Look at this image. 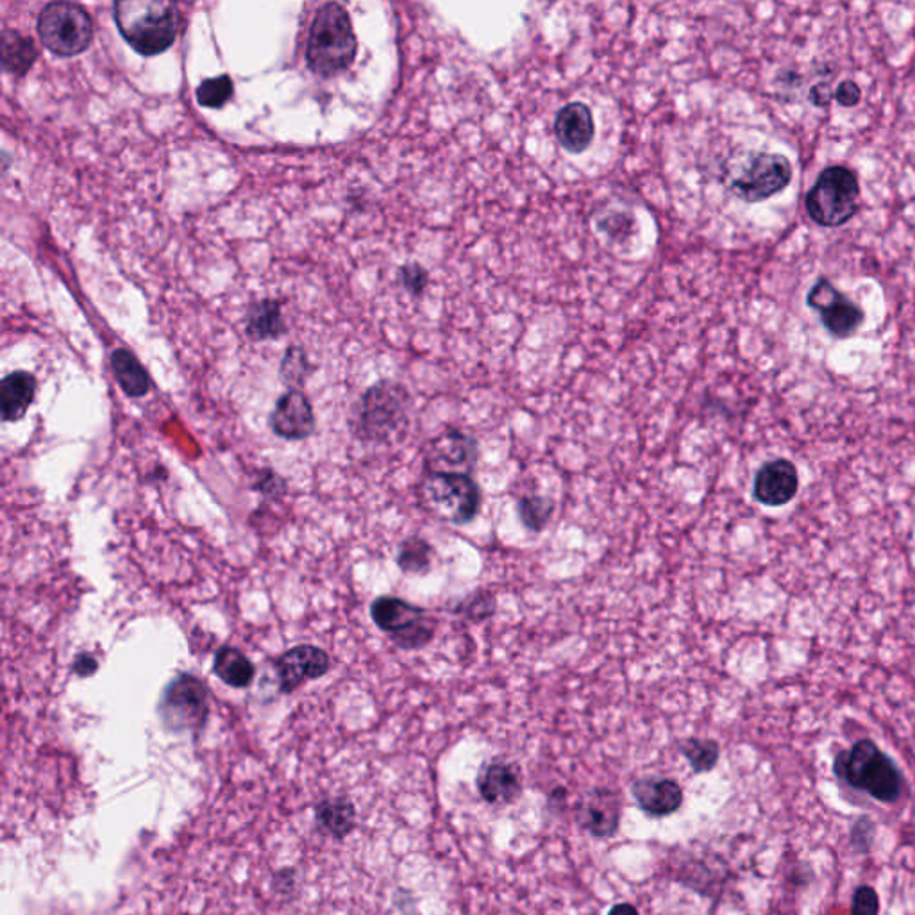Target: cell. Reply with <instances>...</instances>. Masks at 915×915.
Masks as SVG:
<instances>
[{
  "mask_svg": "<svg viewBox=\"0 0 915 915\" xmlns=\"http://www.w3.org/2000/svg\"><path fill=\"white\" fill-rule=\"evenodd\" d=\"M554 503L543 495H524L517 501V514L524 528L540 533L553 517Z\"/></svg>",
  "mask_w": 915,
  "mask_h": 915,
  "instance_id": "484cf974",
  "label": "cell"
},
{
  "mask_svg": "<svg viewBox=\"0 0 915 915\" xmlns=\"http://www.w3.org/2000/svg\"><path fill=\"white\" fill-rule=\"evenodd\" d=\"M608 915H641L638 911H636L635 906L630 905V903H619V905L612 906V911L608 912Z\"/></svg>",
  "mask_w": 915,
  "mask_h": 915,
  "instance_id": "d590c367",
  "label": "cell"
},
{
  "mask_svg": "<svg viewBox=\"0 0 915 915\" xmlns=\"http://www.w3.org/2000/svg\"><path fill=\"white\" fill-rule=\"evenodd\" d=\"M256 489L260 490L261 494L269 495V497H281L286 492V483L283 478L272 472V470L265 469L260 472V480L256 483Z\"/></svg>",
  "mask_w": 915,
  "mask_h": 915,
  "instance_id": "1f68e13d",
  "label": "cell"
},
{
  "mask_svg": "<svg viewBox=\"0 0 915 915\" xmlns=\"http://www.w3.org/2000/svg\"><path fill=\"white\" fill-rule=\"evenodd\" d=\"M433 556L435 549L427 540L410 537L399 546L396 562L402 573L427 574L433 567Z\"/></svg>",
  "mask_w": 915,
  "mask_h": 915,
  "instance_id": "d4e9b609",
  "label": "cell"
},
{
  "mask_svg": "<svg viewBox=\"0 0 915 915\" xmlns=\"http://www.w3.org/2000/svg\"><path fill=\"white\" fill-rule=\"evenodd\" d=\"M233 90L230 75L206 79L197 89V101L206 108H221L233 97Z\"/></svg>",
  "mask_w": 915,
  "mask_h": 915,
  "instance_id": "83f0119b",
  "label": "cell"
},
{
  "mask_svg": "<svg viewBox=\"0 0 915 915\" xmlns=\"http://www.w3.org/2000/svg\"><path fill=\"white\" fill-rule=\"evenodd\" d=\"M36 377L33 374L19 371L2 379L0 385V411L2 421L16 422L27 413L36 396Z\"/></svg>",
  "mask_w": 915,
  "mask_h": 915,
  "instance_id": "d6986e66",
  "label": "cell"
},
{
  "mask_svg": "<svg viewBox=\"0 0 915 915\" xmlns=\"http://www.w3.org/2000/svg\"><path fill=\"white\" fill-rule=\"evenodd\" d=\"M578 821L594 837H612L621 822L619 799L610 790H594L579 803Z\"/></svg>",
  "mask_w": 915,
  "mask_h": 915,
  "instance_id": "ac0fdd59",
  "label": "cell"
},
{
  "mask_svg": "<svg viewBox=\"0 0 915 915\" xmlns=\"http://www.w3.org/2000/svg\"><path fill=\"white\" fill-rule=\"evenodd\" d=\"M860 183L852 168L833 165L819 174L807 193L808 216L821 227H841L858 211Z\"/></svg>",
  "mask_w": 915,
  "mask_h": 915,
  "instance_id": "5b68a950",
  "label": "cell"
},
{
  "mask_svg": "<svg viewBox=\"0 0 915 915\" xmlns=\"http://www.w3.org/2000/svg\"><path fill=\"white\" fill-rule=\"evenodd\" d=\"M433 456L438 464H447L453 469L470 470L478 461V442L461 431H449L436 442Z\"/></svg>",
  "mask_w": 915,
  "mask_h": 915,
  "instance_id": "ffe728a7",
  "label": "cell"
},
{
  "mask_svg": "<svg viewBox=\"0 0 915 915\" xmlns=\"http://www.w3.org/2000/svg\"><path fill=\"white\" fill-rule=\"evenodd\" d=\"M411 397L399 383L382 382L368 388L357 404L354 435L360 441L387 444L408 424Z\"/></svg>",
  "mask_w": 915,
  "mask_h": 915,
  "instance_id": "277c9868",
  "label": "cell"
},
{
  "mask_svg": "<svg viewBox=\"0 0 915 915\" xmlns=\"http://www.w3.org/2000/svg\"><path fill=\"white\" fill-rule=\"evenodd\" d=\"M807 304L818 312L822 326L833 337H852L864 322V312L860 306L847 300L846 295L841 294L824 278L813 284L812 290L808 292Z\"/></svg>",
  "mask_w": 915,
  "mask_h": 915,
  "instance_id": "8fae6325",
  "label": "cell"
},
{
  "mask_svg": "<svg viewBox=\"0 0 915 915\" xmlns=\"http://www.w3.org/2000/svg\"><path fill=\"white\" fill-rule=\"evenodd\" d=\"M112 367L118 385L129 397L148 396L151 390V377L131 351L117 349L112 356Z\"/></svg>",
  "mask_w": 915,
  "mask_h": 915,
  "instance_id": "7402d4cb",
  "label": "cell"
},
{
  "mask_svg": "<svg viewBox=\"0 0 915 915\" xmlns=\"http://www.w3.org/2000/svg\"><path fill=\"white\" fill-rule=\"evenodd\" d=\"M329 656L320 647L297 646L280 656L275 671L280 678V691L292 694L304 681L318 680L329 671Z\"/></svg>",
  "mask_w": 915,
  "mask_h": 915,
  "instance_id": "4fadbf2b",
  "label": "cell"
},
{
  "mask_svg": "<svg viewBox=\"0 0 915 915\" xmlns=\"http://www.w3.org/2000/svg\"><path fill=\"white\" fill-rule=\"evenodd\" d=\"M830 98H832V90L828 84H818V86H813L810 90V101L816 106H826L830 103Z\"/></svg>",
  "mask_w": 915,
  "mask_h": 915,
  "instance_id": "e575fe53",
  "label": "cell"
},
{
  "mask_svg": "<svg viewBox=\"0 0 915 915\" xmlns=\"http://www.w3.org/2000/svg\"><path fill=\"white\" fill-rule=\"evenodd\" d=\"M554 134L565 151L573 154L587 151L596 134L593 112L587 104L571 103L563 106L556 115Z\"/></svg>",
  "mask_w": 915,
  "mask_h": 915,
  "instance_id": "e0dca14e",
  "label": "cell"
},
{
  "mask_svg": "<svg viewBox=\"0 0 915 915\" xmlns=\"http://www.w3.org/2000/svg\"><path fill=\"white\" fill-rule=\"evenodd\" d=\"M306 371H308V363H306L303 351L301 349H290L289 354L284 356L283 368H281L284 382L301 383Z\"/></svg>",
  "mask_w": 915,
  "mask_h": 915,
  "instance_id": "f546056e",
  "label": "cell"
},
{
  "mask_svg": "<svg viewBox=\"0 0 915 915\" xmlns=\"http://www.w3.org/2000/svg\"><path fill=\"white\" fill-rule=\"evenodd\" d=\"M476 784H478L481 798L485 799L486 803L497 805V807L515 803L523 794L519 767L509 762H501V760L490 762L481 769Z\"/></svg>",
  "mask_w": 915,
  "mask_h": 915,
  "instance_id": "2e32d148",
  "label": "cell"
},
{
  "mask_svg": "<svg viewBox=\"0 0 915 915\" xmlns=\"http://www.w3.org/2000/svg\"><path fill=\"white\" fill-rule=\"evenodd\" d=\"M835 98H837L838 104L844 106V108H853V106H857V104L860 103V86H858L855 81H844V83L838 84V89L835 90Z\"/></svg>",
  "mask_w": 915,
  "mask_h": 915,
  "instance_id": "d6a6232c",
  "label": "cell"
},
{
  "mask_svg": "<svg viewBox=\"0 0 915 915\" xmlns=\"http://www.w3.org/2000/svg\"><path fill=\"white\" fill-rule=\"evenodd\" d=\"M213 672L225 685L245 689L255 680L256 669L253 661L236 647L224 646L216 652Z\"/></svg>",
  "mask_w": 915,
  "mask_h": 915,
  "instance_id": "44dd1931",
  "label": "cell"
},
{
  "mask_svg": "<svg viewBox=\"0 0 915 915\" xmlns=\"http://www.w3.org/2000/svg\"><path fill=\"white\" fill-rule=\"evenodd\" d=\"M371 617L382 632L404 652H419L435 638L436 621L424 608L401 598L383 596L371 607Z\"/></svg>",
  "mask_w": 915,
  "mask_h": 915,
  "instance_id": "8992f818",
  "label": "cell"
},
{
  "mask_svg": "<svg viewBox=\"0 0 915 915\" xmlns=\"http://www.w3.org/2000/svg\"><path fill=\"white\" fill-rule=\"evenodd\" d=\"M680 751L691 764L694 773H708L719 762V744L712 739H687L680 744Z\"/></svg>",
  "mask_w": 915,
  "mask_h": 915,
  "instance_id": "4316f807",
  "label": "cell"
},
{
  "mask_svg": "<svg viewBox=\"0 0 915 915\" xmlns=\"http://www.w3.org/2000/svg\"><path fill=\"white\" fill-rule=\"evenodd\" d=\"M38 58L33 39L16 31L2 33V67L8 74L24 75Z\"/></svg>",
  "mask_w": 915,
  "mask_h": 915,
  "instance_id": "603a6c76",
  "label": "cell"
},
{
  "mask_svg": "<svg viewBox=\"0 0 915 915\" xmlns=\"http://www.w3.org/2000/svg\"><path fill=\"white\" fill-rule=\"evenodd\" d=\"M356 49V35L348 11L335 2L324 4L309 31L306 49L309 69L324 78L340 74L353 63Z\"/></svg>",
  "mask_w": 915,
  "mask_h": 915,
  "instance_id": "7a4b0ae2",
  "label": "cell"
},
{
  "mask_svg": "<svg viewBox=\"0 0 915 915\" xmlns=\"http://www.w3.org/2000/svg\"><path fill=\"white\" fill-rule=\"evenodd\" d=\"M422 497L436 514L456 526L472 523L480 515V486L466 472H431L422 483Z\"/></svg>",
  "mask_w": 915,
  "mask_h": 915,
  "instance_id": "ba28073f",
  "label": "cell"
},
{
  "mask_svg": "<svg viewBox=\"0 0 915 915\" xmlns=\"http://www.w3.org/2000/svg\"><path fill=\"white\" fill-rule=\"evenodd\" d=\"M799 490L798 469L785 458L765 461L754 476L753 495L760 505L778 508L796 497Z\"/></svg>",
  "mask_w": 915,
  "mask_h": 915,
  "instance_id": "7c38bea8",
  "label": "cell"
},
{
  "mask_svg": "<svg viewBox=\"0 0 915 915\" xmlns=\"http://www.w3.org/2000/svg\"><path fill=\"white\" fill-rule=\"evenodd\" d=\"M632 794L642 812L652 818L671 816L683 805V787L671 778L646 776L636 779Z\"/></svg>",
  "mask_w": 915,
  "mask_h": 915,
  "instance_id": "9a60e30c",
  "label": "cell"
},
{
  "mask_svg": "<svg viewBox=\"0 0 915 915\" xmlns=\"http://www.w3.org/2000/svg\"><path fill=\"white\" fill-rule=\"evenodd\" d=\"M835 773L846 784L883 803H894L900 798V769L872 740H858L847 751L838 754Z\"/></svg>",
  "mask_w": 915,
  "mask_h": 915,
  "instance_id": "3957f363",
  "label": "cell"
},
{
  "mask_svg": "<svg viewBox=\"0 0 915 915\" xmlns=\"http://www.w3.org/2000/svg\"><path fill=\"white\" fill-rule=\"evenodd\" d=\"M97 669L98 661L90 653H81V655L75 656V674L81 676V678H90V676H94L97 672Z\"/></svg>",
  "mask_w": 915,
  "mask_h": 915,
  "instance_id": "836d02e7",
  "label": "cell"
},
{
  "mask_svg": "<svg viewBox=\"0 0 915 915\" xmlns=\"http://www.w3.org/2000/svg\"><path fill=\"white\" fill-rule=\"evenodd\" d=\"M115 20L124 39L142 56L171 49L179 30L177 5L165 0H118Z\"/></svg>",
  "mask_w": 915,
  "mask_h": 915,
  "instance_id": "6da1fadb",
  "label": "cell"
},
{
  "mask_svg": "<svg viewBox=\"0 0 915 915\" xmlns=\"http://www.w3.org/2000/svg\"><path fill=\"white\" fill-rule=\"evenodd\" d=\"M284 331L280 304L274 301H260L250 306L247 314V333L255 340L280 337Z\"/></svg>",
  "mask_w": 915,
  "mask_h": 915,
  "instance_id": "cb8c5ba5",
  "label": "cell"
},
{
  "mask_svg": "<svg viewBox=\"0 0 915 915\" xmlns=\"http://www.w3.org/2000/svg\"><path fill=\"white\" fill-rule=\"evenodd\" d=\"M878 911L880 903L877 892L872 891L871 887H858L853 894L852 915H878Z\"/></svg>",
  "mask_w": 915,
  "mask_h": 915,
  "instance_id": "4dcf8cb0",
  "label": "cell"
},
{
  "mask_svg": "<svg viewBox=\"0 0 915 915\" xmlns=\"http://www.w3.org/2000/svg\"><path fill=\"white\" fill-rule=\"evenodd\" d=\"M157 714L172 731H197L210 715V691L196 676L179 674L165 687Z\"/></svg>",
  "mask_w": 915,
  "mask_h": 915,
  "instance_id": "9c48e42d",
  "label": "cell"
},
{
  "mask_svg": "<svg viewBox=\"0 0 915 915\" xmlns=\"http://www.w3.org/2000/svg\"><path fill=\"white\" fill-rule=\"evenodd\" d=\"M793 181V165L784 154L759 152L749 157L739 177L731 181L729 190L746 202L767 201Z\"/></svg>",
  "mask_w": 915,
  "mask_h": 915,
  "instance_id": "30bf717a",
  "label": "cell"
},
{
  "mask_svg": "<svg viewBox=\"0 0 915 915\" xmlns=\"http://www.w3.org/2000/svg\"><path fill=\"white\" fill-rule=\"evenodd\" d=\"M270 427L286 441H304L314 435L315 415L308 397L300 390L283 394L270 413Z\"/></svg>",
  "mask_w": 915,
  "mask_h": 915,
  "instance_id": "5bb4252c",
  "label": "cell"
},
{
  "mask_svg": "<svg viewBox=\"0 0 915 915\" xmlns=\"http://www.w3.org/2000/svg\"><path fill=\"white\" fill-rule=\"evenodd\" d=\"M402 286L413 295H421L430 283V274L421 265H404L401 269Z\"/></svg>",
  "mask_w": 915,
  "mask_h": 915,
  "instance_id": "f1b7e54d",
  "label": "cell"
},
{
  "mask_svg": "<svg viewBox=\"0 0 915 915\" xmlns=\"http://www.w3.org/2000/svg\"><path fill=\"white\" fill-rule=\"evenodd\" d=\"M38 35L50 52L70 58L89 49L94 38V22L79 4L50 2L39 13Z\"/></svg>",
  "mask_w": 915,
  "mask_h": 915,
  "instance_id": "52a82bcc",
  "label": "cell"
}]
</instances>
